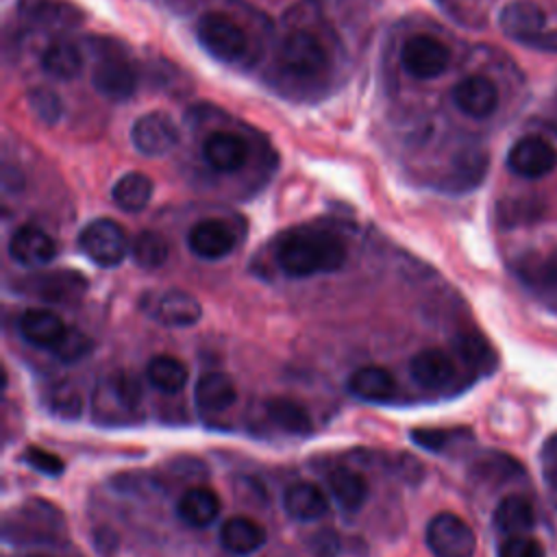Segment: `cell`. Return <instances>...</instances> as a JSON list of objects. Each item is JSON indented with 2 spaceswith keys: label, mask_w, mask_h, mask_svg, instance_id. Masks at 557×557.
Masks as SVG:
<instances>
[{
  "label": "cell",
  "mask_w": 557,
  "mask_h": 557,
  "mask_svg": "<svg viewBox=\"0 0 557 557\" xmlns=\"http://www.w3.org/2000/svg\"><path fill=\"white\" fill-rule=\"evenodd\" d=\"M274 259L292 278L329 274L344 265L346 244L333 231L309 224L294 226L276 239Z\"/></svg>",
  "instance_id": "cell-1"
},
{
  "label": "cell",
  "mask_w": 557,
  "mask_h": 557,
  "mask_svg": "<svg viewBox=\"0 0 557 557\" xmlns=\"http://www.w3.org/2000/svg\"><path fill=\"white\" fill-rule=\"evenodd\" d=\"M196 37L200 46L222 63L239 61L248 50V37L226 13L207 11L196 22Z\"/></svg>",
  "instance_id": "cell-2"
},
{
  "label": "cell",
  "mask_w": 557,
  "mask_h": 557,
  "mask_svg": "<svg viewBox=\"0 0 557 557\" xmlns=\"http://www.w3.org/2000/svg\"><path fill=\"white\" fill-rule=\"evenodd\" d=\"M78 246L100 268H113L131 252L124 226L109 218L89 222L78 235Z\"/></svg>",
  "instance_id": "cell-3"
},
{
  "label": "cell",
  "mask_w": 557,
  "mask_h": 557,
  "mask_svg": "<svg viewBox=\"0 0 557 557\" xmlns=\"http://www.w3.org/2000/svg\"><path fill=\"white\" fill-rule=\"evenodd\" d=\"M426 546L435 557H472L476 537L463 518L440 511L426 524Z\"/></svg>",
  "instance_id": "cell-4"
},
{
  "label": "cell",
  "mask_w": 557,
  "mask_h": 557,
  "mask_svg": "<svg viewBox=\"0 0 557 557\" xmlns=\"http://www.w3.org/2000/svg\"><path fill=\"white\" fill-rule=\"evenodd\" d=\"M403 70L418 81L442 76L450 65V50L433 35H413L400 48Z\"/></svg>",
  "instance_id": "cell-5"
},
{
  "label": "cell",
  "mask_w": 557,
  "mask_h": 557,
  "mask_svg": "<svg viewBox=\"0 0 557 557\" xmlns=\"http://www.w3.org/2000/svg\"><path fill=\"white\" fill-rule=\"evenodd\" d=\"M281 63L298 76H318L329 67L326 48L320 39L302 28L289 30L281 41Z\"/></svg>",
  "instance_id": "cell-6"
},
{
  "label": "cell",
  "mask_w": 557,
  "mask_h": 557,
  "mask_svg": "<svg viewBox=\"0 0 557 557\" xmlns=\"http://www.w3.org/2000/svg\"><path fill=\"white\" fill-rule=\"evenodd\" d=\"M141 307L150 318L165 326H191L202 315L198 298L185 289L148 292L141 296Z\"/></svg>",
  "instance_id": "cell-7"
},
{
  "label": "cell",
  "mask_w": 557,
  "mask_h": 557,
  "mask_svg": "<svg viewBox=\"0 0 557 557\" xmlns=\"http://www.w3.org/2000/svg\"><path fill=\"white\" fill-rule=\"evenodd\" d=\"M15 289L48 302H70L85 294L87 281L83 274L61 268L54 272L28 274L22 281H15Z\"/></svg>",
  "instance_id": "cell-8"
},
{
  "label": "cell",
  "mask_w": 557,
  "mask_h": 557,
  "mask_svg": "<svg viewBox=\"0 0 557 557\" xmlns=\"http://www.w3.org/2000/svg\"><path fill=\"white\" fill-rule=\"evenodd\" d=\"M178 126L165 111H148L133 122L131 141L146 157H163L178 144Z\"/></svg>",
  "instance_id": "cell-9"
},
{
  "label": "cell",
  "mask_w": 557,
  "mask_h": 557,
  "mask_svg": "<svg viewBox=\"0 0 557 557\" xmlns=\"http://www.w3.org/2000/svg\"><path fill=\"white\" fill-rule=\"evenodd\" d=\"M507 168L520 178H542L557 168V150L537 135L520 137L507 152Z\"/></svg>",
  "instance_id": "cell-10"
},
{
  "label": "cell",
  "mask_w": 557,
  "mask_h": 557,
  "mask_svg": "<svg viewBox=\"0 0 557 557\" xmlns=\"http://www.w3.org/2000/svg\"><path fill=\"white\" fill-rule=\"evenodd\" d=\"M91 85L109 100H128L137 89V72L124 57H102L91 72Z\"/></svg>",
  "instance_id": "cell-11"
},
{
  "label": "cell",
  "mask_w": 557,
  "mask_h": 557,
  "mask_svg": "<svg viewBox=\"0 0 557 557\" xmlns=\"http://www.w3.org/2000/svg\"><path fill=\"white\" fill-rule=\"evenodd\" d=\"M59 252L57 242L39 226L24 224L13 231L9 239V255L24 268H39L50 263Z\"/></svg>",
  "instance_id": "cell-12"
},
{
  "label": "cell",
  "mask_w": 557,
  "mask_h": 557,
  "mask_svg": "<svg viewBox=\"0 0 557 557\" xmlns=\"http://www.w3.org/2000/svg\"><path fill=\"white\" fill-rule=\"evenodd\" d=\"M450 98H453L455 107L461 113H466L470 117H476V120L490 117L498 107L496 85L490 78L481 76V74H470V76L461 78L453 87Z\"/></svg>",
  "instance_id": "cell-13"
},
{
  "label": "cell",
  "mask_w": 557,
  "mask_h": 557,
  "mask_svg": "<svg viewBox=\"0 0 557 557\" xmlns=\"http://www.w3.org/2000/svg\"><path fill=\"white\" fill-rule=\"evenodd\" d=\"M498 24H500V30L509 39L524 46L529 39H533L535 35L546 30L544 28L546 15L537 4H533L529 0H513L503 7V11L498 15Z\"/></svg>",
  "instance_id": "cell-14"
},
{
  "label": "cell",
  "mask_w": 557,
  "mask_h": 557,
  "mask_svg": "<svg viewBox=\"0 0 557 557\" xmlns=\"http://www.w3.org/2000/svg\"><path fill=\"white\" fill-rule=\"evenodd\" d=\"M202 159L215 172L231 174V172H237L244 168V163L248 159V146L235 133L215 131L202 141Z\"/></svg>",
  "instance_id": "cell-15"
},
{
  "label": "cell",
  "mask_w": 557,
  "mask_h": 557,
  "mask_svg": "<svg viewBox=\"0 0 557 557\" xmlns=\"http://www.w3.org/2000/svg\"><path fill=\"white\" fill-rule=\"evenodd\" d=\"M189 250L200 259H222L235 248V235L222 220H200L187 233Z\"/></svg>",
  "instance_id": "cell-16"
},
{
  "label": "cell",
  "mask_w": 557,
  "mask_h": 557,
  "mask_svg": "<svg viewBox=\"0 0 557 557\" xmlns=\"http://www.w3.org/2000/svg\"><path fill=\"white\" fill-rule=\"evenodd\" d=\"M455 361L446 350L424 348L409 361L411 379L424 389H442L455 379Z\"/></svg>",
  "instance_id": "cell-17"
},
{
  "label": "cell",
  "mask_w": 557,
  "mask_h": 557,
  "mask_svg": "<svg viewBox=\"0 0 557 557\" xmlns=\"http://www.w3.org/2000/svg\"><path fill=\"white\" fill-rule=\"evenodd\" d=\"M17 331L28 344L52 350L65 335L67 326L50 309H26L17 320Z\"/></svg>",
  "instance_id": "cell-18"
},
{
  "label": "cell",
  "mask_w": 557,
  "mask_h": 557,
  "mask_svg": "<svg viewBox=\"0 0 557 557\" xmlns=\"http://www.w3.org/2000/svg\"><path fill=\"white\" fill-rule=\"evenodd\" d=\"M283 509L294 520H318L329 511V498L315 483L298 481L285 487Z\"/></svg>",
  "instance_id": "cell-19"
},
{
  "label": "cell",
  "mask_w": 557,
  "mask_h": 557,
  "mask_svg": "<svg viewBox=\"0 0 557 557\" xmlns=\"http://www.w3.org/2000/svg\"><path fill=\"white\" fill-rule=\"evenodd\" d=\"M237 400L235 383L224 372H205L194 385V403L202 413L226 411Z\"/></svg>",
  "instance_id": "cell-20"
},
{
  "label": "cell",
  "mask_w": 557,
  "mask_h": 557,
  "mask_svg": "<svg viewBox=\"0 0 557 557\" xmlns=\"http://www.w3.org/2000/svg\"><path fill=\"white\" fill-rule=\"evenodd\" d=\"M17 13L37 26H72L83 20V13L67 0H17Z\"/></svg>",
  "instance_id": "cell-21"
},
{
  "label": "cell",
  "mask_w": 557,
  "mask_h": 557,
  "mask_svg": "<svg viewBox=\"0 0 557 557\" xmlns=\"http://www.w3.org/2000/svg\"><path fill=\"white\" fill-rule=\"evenodd\" d=\"M348 389L352 396L370 403H381L394 396L396 379L383 366H361L348 376Z\"/></svg>",
  "instance_id": "cell-22"
},
{
  "label": "cell",
  "mask_w": 557,
  "mask_h": 557,
  "mask_svg": "<svg viewBox=\"0 0 557 557\" xmlns=\"http://www.w3.org/2000/svg\"><path fill=\"white\" fill-rule=\"evenodd\" d=\"M220 544L233 555H250L265 544V529L248 516H233L220 527Z\"/></svg>",
  "instance_id": "cell-23"
},
{
  "label": "cell",
  "mask_w": 557,
  "mask_h": 557,
  "mask_svg": "<svg viewBox=\"0 0 557 557\" xmlns=\"http://www.w3.org/2000/svg\"><path fill=\"white\" fill-rule=\"evenodd\" d=\"M176 513L185 524L194 529H205L220 516V498L211 487H189L178 498Z\"/></svg>",
  "instance_id": "cell-24"
},
{
  "label": "cell",
  "mask_w": 557,
  "mask_h": 557,
  "mask_svg": "<svg viewBox=\"0 0 557 557\" xmlns=\"http://www.w3.org/2000/svg\"><path fill=\"white\" fill-rule=\"evenodd\" d=\"M494 527L507 535H527L535 527V509L529 498L520 494L505 496L494 509Z\"/></svg>",
  "instance_id": "cell-25"
},
{
  "label": "cell",
  "mask_w": 557,
  "mask_h": 557,
  "mask_svg": "<svg viewBox=\"0 0 557 557\" xmlns=\"http://www.w3.org/2000/svg\"><path fill=\"white\" fill-rule=\"evenodd\" d=\"M41 70L57 81L76 78L83 70V52L70 39H54L41 52Z\"/></svg>",
  "instance_id": "cell-26"
},
{
  "label": "cell",
  "mask_w": 557,
  "mask_h": 557,
  "mask_svg": "<svg viewBox=\"0 0 557 557\" xmlns=\"http://www.w3.org/2000/svg\"><path fill=\"white\" fill-rule=\"evenodd\" d=\"M152 178L146 176L144 172H126L124 176L117 178L113 185V202L126 211V213H139L148 207L152 198Z\"/></svg>",
  "instance_id": "cell-27"
},
{
  "label": "cell",
  "mask_w": 557,
  "mask_h": 557,
  "mask_svg": "<svg viewBox=\"0 0 557 557\" xmlns=\"http://www.w3.org/2000/svg\"><path fill=\"white\" fill-rule=\"evenodd\" d=\"M329 487L333 498L339 503L342 509L346 511H357L361 509V505L368 498V483L361 476V472L352 470V468H335L329 474Z\"/></svg>",
  "instance_id": "cell-28"
},
{
  "label": "cell",
  "mask_w": 557,
  "mask_h": 557,
  "mask_svg": "<svg viewBox=\"0 0 557 557\" xmlns=\"http://www.w3.org/2000/svg\"><path fill=\"white\" fill-rule=\"evenodd\" d=\"M146 376L163 394H176L189 381L187 366L181 359L172 357V355H157V357H152L148 361Z\"/></svg>",
  "instance_id": "cell-29"
},
{
  "label": "cell",
  "mask_w": 557,
  "mask_h": 557,
  "mask_svg": "<svg viewBox=\"0 0 557 557\" xmlns=\"http://www.w3.org/2000/svg\"><path fill=\"white\" fill-rule=\"evenodd\" d=\"M268 418L281 429L292 435H307L313 429L311 413L292 398H270L265 403Z\"/></svg>",
  "instance_id": "cell-30"
},
{
  "label": "cell",
  "mask_w": 557,
  "mask_h": 557,
  "mask_svg": "<svg viewBox=\"0 0 557 557\" xmlns=\"http://www.w3.org/2000/svg\"><path fill=\"white\" fill-rule=\"evenodd\" d=\"M131 257L139 268L154 270L168 261L170 244L157 231H141L131 244Z\"/></svg>",
  "instance_id": "cell-31"
},
{
  "label": "cell",
  "mask_w": 557,
  "mask_h": 557,
  "mask_svg": "<svg viewBox=\"0 0 557 557\" xmlns=\"http://www.w3.org/2000/svg\"><path fill=\"white\" fill-rule=\"evenodd\" d=\"M518 274L531 285L557 287V255L537 257L529 255L518 263Z\"/></svg>",
  "instance_id": "cell-32"
},
{
  "label": "cell",
  "mask_w": 557,
  "mask_h": 557,
  "mask_svg": "<svg viewBox=\"0 0 557 557\" xmlns=\"http://www.w3.org/2000/svg\"><path fill=\"white\" fill-rule=\"evenodd\" d=\"M28 104H30L33 113H35L44 124H48V126L57 124V122L61 120V115H63V102H61V98H59L52 89H48V87H35V89H30V94H28Z\"/></svg>",
  "instance_id": "cell-33"
},
{
  "label": "cell",
  "mask_w": 557,
  "mask_h": 557,
  "mask_svg": "<svg viewBox=\"0 0 557 557\" xmlns=\"http://www.w3.org/2000/svg\"><path fill=\"white\" fill-rule=\"evenodd\" d=\"M50 411L65 420H74L83 413V396L78 394L76 387H72L67 383L57 385L50 392Z\"/></svg>",
  "instance_id": "cell-34"
},
{
  "label": "cell",
  "mask_w": 557,
  "mask_h": 557,
  "mask_svg": "<svg viewBox=\"0 0 557 557\" xmlns=\"http://www.w3.org/2000/svg\"><path fill=\"white\" fill-rule=\"evenodd\" d=\"M89 350H91V339L78 329H67L65 335L59 339V344L52 348L57 359H61L65 363L83 359Z\"/></svg>",
  "instance_id": "cell-35"
},
{
  "label": "cell",
  "mask_w": 557,
  "mask_h": 557,
  "mask_svg": "<svg viewBox=\"0 0 557 557\" xmlns=\"http://www.w3.org/2000/svg\"><path fill=\"white\" fill-rule=\"evenodd\" d=\"M498 557H544V546L531 535H513L500 542Z\"/></svg>",
  "instance_id": "cell-36"
},
{
  "label": "cell",
  "mask_w": 557,
  "mask_h": 557,
  "mask_svg": "<svg viewBox=\"0 0 557 557\" xmlns=\"http://www.w3.org/2000/svg\"><path fill=\"white\" fill-rule=\"evenodd\" d=\"M24 461L28 466H33L35 470L44 472V474H54L57 476V474L63 472V461L57 455H52V453H48L39 446H28L24 450Z\"/></svg>",
  "instance_id": "cell-37"
},
{
  "label": "cell",
  "mask_w": 557,
  "mask_h": 557,
  "mask_svg": "<svg viewBox=\"0 0 557 557\" xmlns=\"http://www.w3.org/2000/svg\"><path fill=\"white\" fill-rule=\"evenodd\" d=\"M309 550L313 557H337L342 540L333 529H320L309 537Z\"/></svg>",
  "instance_id": "cell-38"
},
{
  "label": "cell",
  "mask_w": 557,
  "mask_h": 557,
  "mask_svg": "<svg viewBox=\"0 0 557 557\" xmlns=\"http://www.w3.org/2000/svg\"><path fill=\"white\" fill-rule=\"evenodd\" d=\"M413 442L420 444L426 450H442L446 446V442L450 440V431H442V429H418L411 433Z\"/></svg>",
  "instance_id": "cell-39"
},
{
  "label": "cell",
  "mask_w": 557,
  "mask_h": 557,
  "mask_svg": "<svg viewBox=\"0 0 557 557\" xmlns=\"http://www.w3.org/2000/svg\"><path fill=\"white\" fill-rule=\"evenodd\" d=\"M542 470L553 490H557V435L542 446Z\"/></svg>",
  "instance_id": "cell-40"
},
{
  "label": "cell",
  "mask_w": 557,
  "mask_h": 557,
  "mask_svg": "<svg viewBox=\"0 0 557 557\" xmlns=\"http://www.w3.org/2000/svg\"><path fill=\"white\" fill-rule=\"evenodd\" d=\"M524 46L542 52H557V30H542L540 35L529 39Z\"/></svg>",
  "instance_id": "cell-41"
},
{
  "label": "cell",
  "mask_w": 557,
  "mask_h": 557,
  "mask_svg": "<svg viewBox=\"0 0 557 557\" xmlns=\"http://www.w3.org/2000/svg\"><path fill=\"white\" fill-rule=\"evenodd\" d=\"M30 557H46V555H30Z\"/></svg>",
  "instance_id": "cell-42"
}]
</instances>
